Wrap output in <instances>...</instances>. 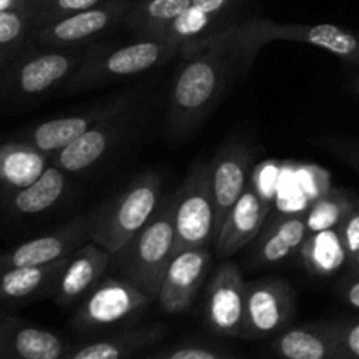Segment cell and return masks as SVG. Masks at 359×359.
Wrapping results in <instances>:
<instances>
[{
  "instance_id": "1",
  "label": "cell",
  "mask_w": 359,
  "mask_h": 359,
  "mask_svg": "<svg viewBox=\"0 0 359 359\" xmlns=\"http://www.w3.org/2000/svg\"><path fill=\"white\" fill-rule=\"evenodd\" d=\"M182 65L172 83L167 111V130L172 139L188 137L223 98L226 84L241 56L231 46L228 32L181 53Z\"/></svg>"
},
{
  "instance_id": "2",
  "label": "cell",
  "mask_w": 359,
  "mask_h": 359,
  "mask_svg": "<svg viewBox=\"0 0 359 359\" xmlns=\"http://www.w3.org/2000/svg\"><path fill=\"white\" fill-rule=\"evenodd\" d=\"M228 39L238 53L242 69H248L263 46L270 42H298L325 49L353 63L359 51V35L330 23H277L269 18H249L226 28Z\"/></svg>"
},
{
  "instance_id": "3",
  "label": "cell",
  "mask_w": 359,
  "mask_h": 359,
  "mask_svg": "<svg viewBox=\"0 0 359 359\" xmlns=\"http://www.w3.org/2000/svg\"><path fill=\"white\" fill-rule=\"evenodd\" d=\"M161 177L144 172L130 181L125 189L105 200L90 212V241L118 255L147 223L161 203Z\"/></svg>"
},
{
  "instance_id": "4",
  "label": "cell",
  "mask_w": 359,
  "mask_h": 359,
  "mask_svg": "<svg viewBox=\"0 0 359 359\" xmlns=\"http://www.w3.org/2000/svg\"><path fill=\"white\" fill-rule=\"evenodd\" d=\"M175 195L161 200L149 223L112 256L119 277L158 300L165 272L174 256Z\"/></svg>"
},
{
  "instance_id": "5",
  "label": "cell",
  "mask_w": 359,
  "mask_h": 359,
  "mask_svg": "<svg viewBox=\"0 0 359 359\" xmlns=\"http://www.w3.org/2000/svg\"><path fill=\"white\" fill-rule=\"evenodd\" d=\"M175 55H179V46L168 37L139 39L119 48L91 46L90 55L63 84L62 91L65 95H74L107 86L163 65Z\"/></svg>"
},
{
  "instance_id": "6",
  "label": "cell",
  "mask_w": 359,
  "mask_h": 359,
  "mask_svg": "<svg viewBox=\"0 0 359 359\" xmlns=\"http://www.w3.org/2000/svg\"><path fill=\"white\" fill-rule=\"evenodd\" d=\"M90 51L91 46L76 49H28L0 70V107L44 97L63 88Z\"/></svg>"
},
{
  "instance_id": "7",
  "label": "cell",
  "mask_w": 359,
  "mask_h": 359,
  "mask_svg": "<svg viewBox=\"0 0 359 359\" xmlns=\"http://www.w3.org/2000/svg\"><path fill=\"white\" fill-rule=\"evenodd\" d=\"M216 242V203L210 161H196L175 195L174 255Z\"/></svg>"
},
{
  "instance_id": "8",
  "label": "cell",
  "mask_w": 359,
  "mask_h": 359,
  "mask_svg": "<svg viewBox=\"0 0 359 359\" xmlns=\"http://www.w3.org/2000/svg\"><path fill=\"white\" fill-rule=\"evenodd\" d=\"M135 0H105L91 9L81 11L72 16L62 18L55 23L44 25L34 30V46L48 49L84 48L93 39L114 30L123 25V20Z\"/></svg>"
},
{
  "instance_id": "9",
  "label": "cell",
  "mask_w": 359,
  "mask_h": 359,
  "mask_svg": "<svg viewBox=\"0 0 359 359\" xmlns=\"http://www.w3.org/2000/svg\"><path fill=\"white\" fill-rule=\"evenodd\" d=\"M135 98L137 95L133 93H123L119 97H114L112 100L97 105V107L81 112V114L62 116V118L37 123V125L23 130L18 140L32 144L37 149L53 156L58 151H62L63 147L69 146L70 142L79 139L88 130L95 128V126L107 121V119L118 118V116L132 111Z\"/></svg>"
},
{
  "instance_id": "10",
  "label": "cell",
  "mask_w": 359,
  "mask_h": 359,
  "mask_svg": "<svg viewBox=\"0 0 359 359\" xmlns=\"http://www.w3.org/2000/svg\"><path fill=\"white\" fill-rule=\"evenodd\" d=\"M151 302L135 284L109 277L83 298L72 323L79 330L109 328L139 314Z\"/></svg>"
},
{
  "instance_id": "11",
  "label": "cell",
  "mask_w": 359,
  "mask_h": 359,
  "mask_svg": "<svg viewBox=\"0 0 359 359\" xmlns=\"http://www.w3.org/2000/svg\"><path fill=\"white\" fill-rule=\"evenodd\" d=\"M297 307L294 290L287 280L259 279L245 287L242 339H263L291 323Z\"/></svg>"
},
{
  "instance_id": "12",
  "label": "cell",
  "mask_w": 359,
  "mask_h": 359,
  "mask_svg": "<svg viewBox=\"0 0 359 359\" xmlns=\"http://www.w3.org/2000/svg\"><path fill=\"white\" fill-rule=\"evenodd\" d=\"M90 216L74 217L58 230L39 235L30 241L18 244L16 248L0 255V270L13 266H41L51 265L63 258H69L76 249L90 241Z\"/></svg>"
},
{
  "instance_id": "13",
  "label": "cell",
  "mask_w": 359,
  "mask_h": 359,
  "mask_svg": "<svg viewBox=\"0 0 359 359\" xmlns=\"http://www.w3.org/2000/svg\"><path fill=\"white\" fill-rule=\"evenodd\" d=\"M248 283L235 262H223L214 272L205 302V321L219 335L241 337Z\"/></svg>"
},
{
  "instance_id": "14",
  "label": "cell",
  "mask_w": 359,
  "mask_h": 359,
  "mask_svg": "<svg viewBox=\"0 0 359 359\" xmlns=\"http://www.w3.org/2000/svg\"><path fill=\"white\" fill-rule=\"evenodd\" d=\"M252 149L244 142H228L210 160V182L216 203V237L231 207L249 184Z\"/></svg>"
},
{
  "instance_id": "15",
  "label": "cell",
  "mask_w": 359,
  "mask_h": 359,
  "mask_svg": "<svg viewBox=\"0 0 359 359\" xmlns=\"http://www.w3.org/2000/svg\"><path fill=\"white\" fill-rule=\"evenodd\" d=\"M244 4L245 0H193L191 7L172 25L167 37L177 42L179 55L189 51L238 23L237 11Z\"/></svg>"
},
{
  "instance_id": "16",
  "label": "cell",
  "mask_w": 359,
  "mask_h": 359,
  "mask_svg": "<svg viewBox=\"0 0 359 359\" xmlns=\"http://www.w3.org/2000/svg\"><path fill=\"white\" fill-rule=\"evenodd\" d=\"M209 248L184 249L172 256L161 283L160 302L167 314H179L191 307L210 266Z\"/></svg>"
},
{
  "instance_id": "17",
  "label": "cell",
  "mask_w": 359,
  "mask_h": 359,
  "mask_svg": "<svg viewBox=\"0 0 359 359\" xmlns=\"http://www.w3.org/2000/svg\"><path fill=\"white\" fill-rule=\"evenodd\" d=\"M270 202L249 182L245 191L228 212L216 237V251L221 258L235 255L258 238L269 216Z\"/></svg>"
},
{
  "instance_id": "18",
  "label": "cell",
  "mask_w": 359,
  "mask_h": 359,
  "mask_svg": "<svg viewBox=\"0 0 359 359\" xmlns=\"http://www.w3.org/2000/svg\"><path fill=\"white\" fill-rule=\"evenodd\" d=\"M112 255L102 245L88 241L69 256L65 270L55 290L56 304L62 307L77 304L104 279L111 266Z\"/></svg>"
},
{
  "instance_id": "19",
  "label": "cell",
  "mask_w": 359,
  "mask_h": 359,
  "mask_svg": "<svg viewBox=\"0 0 359 359\" xmlns=\"http://www.w3.org/2000/svg\"><path fill=\"white\" fill-rule=\"evenodd\" d=\"M132 111L125 112L118 118L107 119L95 128L88 130L79 139H76L69 146L63 147L62 151L53 154L51 163L62 168L65 174H81V172L90 170L121 139L126 125L130 123Z\"/></svg>"
},
{
  "instance_id": "20",
  "label": "cell",
  "mask_w": 359,
  "mask_h": 359,
  "mask_svg": "<svg viewBox=\"0 0 359 359\" xmlns=\"http://www.w3.org/2000/svg\"><path fill=\"white\" fill-rule=\"evenodd\" d=\"M58 335L0 312V359H65Z\"/></svg>"
},
{
  "instance_id": "21",
  "label": "cell",
  "mask_w": 359,
  "mask_h": 359,
  "mask_svg": "<svg viewBox=\"0 0 359 359\" xmlns=\"http://www.w3.org/2000/svg\"><path fill=\"white\" fill-rule=\"evenodd\" d=\"M69 258L51 265L13 266L0 270V304L20 305L55 293Z\"/></svg>"
},
{
  "instance_id": "22",
  "label": "cell",
  "mask_w": 359,
  "mask_h": 359,
  "mask_svg": "<svg viewBox=\"0 0 359 359\" xmlns=\"http://www.w3.org/2000/svg\"><path fill=\"white\" fill-rule=\"evenodd\" d=\"M67 175L56 165H49L44 174L23 189H16L11 193H0V203L4 210L18 217H34L48 212L53 207L58 205L60 200L65 196Z\"/></svg>"
},
{
  "instance_id": "23",
  "label": "cell",
  "mask_w": 359,
  "mask_h": 359,
  "mask_svg": "<svg viewBox=\"0 0 359 359\" xmlns=\"http://www.w3.org/2000/svg\"><path fill=\"white\" fill-rule=\"evenodd\" d=\"M51 165V156L23 140L0 144V193L23 189Z\"/></svg>"
},
{
  "instance_id": "24",
  "label": "cell",
  "mask_w": 359,
  "mask_h": 359,
  "mask_svg": "<svg viewBox=\"0 0 359 359\" xmlns=\"http://www.w3.org/2000/svg\"><path fill=\"white\" fill-rule=\"evenodd\" d=\"M309 237L305 214H290L273 221L265 231L258 235L255 248L256 265H277L300 251Z\"/></svg>"
},
{
  "instance_id": "25",
  "label": "cell",
  "mask_w": 359,
  "mask_h": 359,
  "mask_svg": "<svg viewBox=\"0 0 359 359\" xmlns=\"http://www.w3.org/2000/svg\"><path fill=\"white\" fill-rule=\"evenodd\" d=\"M273 349L284 359H347L328 325L286 330L273 340Z\"/></svg>"
},
{
  "instance_id": "26",
  "label": "cell",
  "mask_w": 359,
  "mask_h": 359,
  "mask_svg": "<svg viewBox=\"0 0 359 359\" xmlns=\"http://www.w3.org/2000/svg\"><path fill=\"white\" fill-rule=\"evenodd\" d=\"M191 4L193 0H135L121 27L139 39H163Z\"/></svg>"
},
{
  "instance_id": "27",
  "label": "cell",
  "mask_w": 359,
  "mask_h": 359,
  "mask_svg": "<svg viewBox=\"0 0 359 359\" xmlns=\"http://www.w3.org/2000/svg\"><path fill=\"white\" fill-rule=\"evenodd\" d=\"M298 252L305 269L316 277H333L344 265H349L339 228L309 233Z\"/></svg>"
},
{
  "instance_id": "28",
  "label": "cell",
  "mask_w": 359,
  "mask_h": 359,
  "mask_svg": "<svg viewBox=\"0 0 359 359\" xmlns=\"http://www.w3.org/2000/svg\"><path fill=\"white\" fill-rule=\"evenodd\" d=\"M163 335V328L151 326V328L133 330L114 339L100 340V342L90 344L74 353L67 354L65 359H126L137 351L158 342Z\"/></svg>"
},
{
  "instance_id": "29",
  "label": "cell",
  "mask_w": 359,
  "mask_h": 359,
  "mask_svg": "<svg viewBox=\"0 0 359 359\" xmlns=\"http://www.w3.org/2000/svg\"><path fill=\"white\" fill-rule=\"evenodd\" d=\"M34 21L28 6L0 13V70L34 46Z\"/></svg>"
},
{
  "instance_id": "30",
  "label": "cell",
  "mask_w": 359,
  "mask_h": 359,
  "mask_svg": "<svg viewBox=\"0 0 359 359\" xmlns=\"http://www.w3.org/2000/svg\"><path fill=\"white\" fill-rule=\"evenodd\" d=\"M356 198L342 189H333L319 196L305 212L309 233L332 230L344 221V217L353 209Z\"/></svg>"
},
{
  "instance_id": "31",
  "label": "cell",
  "mask_w": 359,
  "mask_h": 359,
  "mask_svg": "<svg viewBox=\"0 0 359 359\" xmlns=\"http://www.w3.org/2000/svg\"><path fill=\"white\" fill-rule=\"evenodd\" d=\"M105 0H32L27 2L30 9L34 27H44V25L55 23L62 18L72 16L81 11L91 9Z\"/></svg>"
},
{
  "instance_id": "32",
  "label": "cell",
  "mask_w": 359,
  "mask_h": 359,
  "mask_svg": "<svg viewBox=\"0 0 359 359\" xmlns=\"http://www.w3.org/2000/svg\"><path fill=\"white\" fill-rule=\"evenodd\" d=\"M337 228H339L340 238H342L351 263L359 251V198H356L353 209L349 210V214L344 217V221Z\"/></svg>"
},
{
  "instance_id": "33",
  "label": "cell",
  "mask_w": 359,
  "mask_h": 359,
  "mask_svg": "<svg viewBox=\"0 0 359 359\" xmlns=\"http://www.w3.org/2000/svg\"><path fill=\"white\" fill-rule=\"evenodd\" d=\"M347 359H359V321L356 323H326Z\"/></svg>"
},
{
  "instance_id": "34",
  "label": "cell",
  "mask_w": 359,
  "mask_h": 359,
  "mask_svg": "<svg viewBox=\"0 0 359 359\" xmlns=\"http://www.w3.org/2000/svg\"><path fill=\"white\" fill-rule=\"evenodd\" d=\"M146 359H237L228 356L224 353H217L214 349H205V347H177L172 351H163Z\"/></svg>"
},
{
  "instance_id": "35",
  "label": "cell",
  "mask_w": 359,
  "mask_h": 359,
  "mask_svg": "<svg viewBox=\"0 0 359 359\" xmlns=\"http://www.w3.org/2000/svg\"><path fill=\"white\" fill-rule=\"evenodd\" d=\"M330 151L333 154L340 158L342 161H346L349 167H353L354 170L359 172V146L353 142H344V140H330L328 142Z\"/></svg>"
},
{
  "instance_id": "36",
  "label": "cell",
  "mask_w": 359,
  "mask_h": 359,
  "mask_svg": "<svg viewBox=\"0 0 359 359\" xmlns=\"http://www.w3.org/2000/svg\"><path fill=\"white\" fill-rule=\"evenodd\" d=\"M340 294L351 307L359 311V273H353L344 280L342 286H340Z\"/></svg>"
},
{
  "instance_id": "37",
  "label": "cell",
  "mask_w": 359,
  "mask_h": 359,
  "mask_svg": "<svg viewBox=\"0 0 359 359\" xmlns=\"http://www.w3.org/2000/svg\"><path fill=\"white\" fill-rule=\"evenodd\" d=\"M349 86H351V90L354 91V93L359 95V76L351 77V79H349Z\"/></svg>"
},
{
  "instance_id": "38",
  "label": "cell",
  "mask_w": 359,
  "mask_h": 359,
  "mask_svg": "<svg viewBox=\"0 0 359 359\" xmlns=\"http://www.w3.org/2000/svg\"><path fill=\"white\" fill-rule=\"evenodd\" d=\"M349 266H351V270H353V273H359V251H358V255L354 256L353 262L349 263Z\"/></svg>"
},
{
  "instance_id": "39",
  "label": "cell",
  "mask_w": 359,
  "mask_h": 359,
  "mask_svg": "<svg viewBox=\"0 0 359 359\" xmlns=\"http://www.w3.org/2000/svg\"><path fill=\"white\" fill-rule=\"evenodd\" d=\"M351 65H353V67H359V51H358L356 58H354V60H353V63H351Z\"/></svg>"
},
{
  "instance_id": "40",
  "label": "cell",
  "mask_w": 359,
  "mask_h": 359,
  "mask_svg": "<svg viewBox=\"0 0 359 359\" xmlns=\"http://www.w3.org/2000/svg\"><path fill=\"white\" fill-rule=\"evenodd\" d=\"M27 2H32V0H27Z\"/></svg>"
}]
</instances>
